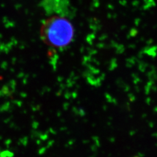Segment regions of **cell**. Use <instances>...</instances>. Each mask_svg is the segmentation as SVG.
<instances>
[{
  "mask_svg": "<svg viewBox=\"0 0 157 157\" xmlns=\"http://www.w3.org/2000/svg\"><path fill=\"white\" fill-rule=\"evenodd\" d=\"M73 25L65 17L53 15L45 20L40 29V37L48 46L62 48L69 45L74 37Z\"/></svg>",
  "mask_w": 157,
  "mask_h": 157,
  "instance_id": "cell-1",
  "label": "cell"
}]
</instances>
